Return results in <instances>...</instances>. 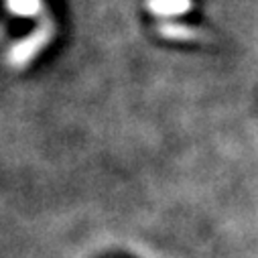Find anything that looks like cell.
Segmentation results:
<instances>
[{
	"mask_svg": "<svg viewBox=\"0 0 258 258\" xmlns=\"http://www.w3.org/2000/svg\"><path fill=\"white\" fill-rule=\"evenodd\" d=\"M149 9L157 17H181L189 13L191 0H149Z\"/></svg>",
	"mask_w": 258,
	"mask_h": 258,
	"instance_id": "obj_1",
	"label": "cell"
},
{
	"mask_svg": "<svg viewBox=\"0 0 258 258\" xmlns=\"http://www.w3.org/2000/svg\"><path fill=\"white\" fill-rule=\"evenodd\" d=\"M159 33L163 37L175 39V41H196V39H202L204 37L202 31L185 27V25H161L159 27Z\"/></svg>",
	"mask_w": 258,
	"mask_h": 258,
	"instance_id": "obj_2",
	"label": "cell"
}]
</instances>
